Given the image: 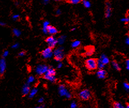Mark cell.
Segmentation results:
<instances>
[{
	"label": "cell",
	"instance_id": "3",
	"mask_svg": "<svg viewBox=\"0 0 129 108\" xmlns=\"http://www.w3.org/2000/svg\"><path fill=\"white\" fill-rule=\"evenodd\" d=\"M58 94L61 96H64L68 99H70L72 97V95L70 92H69L67 88L64 85H60L58 87Z\"/></svg>",
	"mask_w": 129,
	"mask_h": 108
},
{
	"label": "cell",
	"instance_id": "6",
	"mask_svg": "<svg viewBox=\"0 0 129 108\" xmlns=\"http://www.w3.org/2000/svg\"><path fill=\"white\" fill-rule=\"evenodd\" d=\"M41 55L44 59H49L53 56V51L51 48L48 47L41 52Z\"/></svg>",
	"mask_w": 129,
	"mask_h": 108
},
{
	"label": "cell",
	"instance_id": "36",
	"mask_svg": "<svg viewBox=\"0 0 129 108\" xmlns=\"http://www.w3.org/2000/svg\"><path fill=\"white\" fill-rule=\"evenodd\" d=\"M25 55V52L24 51H21L19 52L18 56L19 57H23Z\"/></svg>",
	"mask_w": 129,
	"mask_h": 108
},
{
	"label": "cell",
	"instance_id": "28",
	"mask_svg": "<svg viewBox=\"0 0 129 108\" xmlns=\"http://www.w3.org/2000/svg\"><path fill=\"white\" fill-rule=\"evenodd\" d=\"M78 107V104L75 101H72L70 104V108H76Z\"/></svg>",
	"mask_w": 129,
	"mask_h": 108
},
{
	"label": "cell",
	"instance_id": "32",
	"mask_svg": "<svg viewBox=\"0 0 129 108\" xmlns=\"http://www.w3.org/2000/svg\"><path fill=\"white\" fill-rule=\"evenodd\" d=\"M19 44H18V43H16V44H13V45H12L11 48L13 49H17L19 47Z\"/></svg>",
	"mask_w": 129,
	"mask_h": 108
},
{
	"label": "cell",
	"instance_id": "38",
	"mask_svg": "<svg viewBox=\"0 0 129 108\" xmlns=\"http://www.w3.org/2000/svg\"><path fill=\"white\" fill-rule=\"evenodd\" d=\"M62 13V12H61V9H57L56 11V14L57 15V16H58V15H60Z\"/></svg>",
	"mask_w": 129,
	"mask_h": 108
},
{
	"label": "cell",
	"instance_id": "46",
	"mask_svg": "<svg viewBox=\"0 0 129 108\" xmlns=\"http://www.w3.org/2000/svg\"></svg>",
	"mask_w": 129,
	"mask_h": 108
},
{
	"label": "cell",
	"instance_id": "21",
	"mask_svg": "<svg viewBox=\"0 0 129 108\" xmlns=\"http://www.w3.org/2000/svg\"><path fill=\"white\" fill-rule=\"evenodd\" d=\"M46 74H48V75H52V76H55L56 74V71L54 68H48V70L45 73Z\"/></svg>",
	"mask_w": 129,
	"mask_h": 108
},
{
	"label": "cell",
	"instance_id": "10",
	"mask_svg": "<svg viewBox=\"0 0 129 108\" xmlns=\"http://www.w3.org/2000/svg\"><path fill=\"white\" fill-rule=\"evenodd\" d=\"M97 78L100 79H103L106 77L107 72L104 69H99L96 73Z\"/></svg>",
	"mask_w": 129,
	"mask_h": 108
},
{
	"label": "cell",
	"instance_id": "26",
	"mask_svg": "<svg viewBox=\"0 0 129 108\" xmlns=\"http://www.w3.org/2000/svg\"><path fill=\"white\" fill-rule=\"evenodd\" d=\"M82 0H68V2L69 3L72 4H77L82 2Z\"/></svg>",
	"mask_w": 129,
	"mask_h": 108
},
{
	"label": "cell",
	"instance_id": "34",
	"mask_svg": "<svg viewBox=\"0 0 129 108\" xmlns=\"http://www.w3.org/2000/svg\"><path fill=\"white\" fill-rule=\"evenodd\" d=\"M125 64H126V69L129 71V59L126 60Z\"/></svg>",
	"mask_w": 129,
	"mask_h": 108
},
{
	"label": "cell",
	"instance_id": "44",
	"mask_svg": "<svg viewBox=\"0 0 129 108\" xmlns=\"http://www.w3.org/2000/svg\"><path fill=\"white\" fill-rule=\"evenodd\" d=\"M55 1H62V0H54Z\"/></svg>",
	"mask_w": 129,
	"mask_h": 108
},
{
	"label": "cell",
	"instance_id": "25",
	"mask_svg": "<svg viewBox=\"0 0 129 108\" xmlns=\"http://www.w3.org/2000/svg\"><path fill=\"white\" fill-rule=\"evenodd\" d=\"M97 68H99V69H104L105 66H106L104 64L102 63L101 61H100V59L97 60Z\"/></svg>",
	"mask_w": 129,
	"mask_h": 108
},
{
	"label": "cell",
	"instance_id": "31",
	"mask_svg": "<svg viewBox=\"0 0 129 108\" xmlns=\"http://www.w3.org/2000/svg\"><path fill=\"white\" fill-rule=\"evenodd\" d=\"M9 51H8V50H5L3 52V58H5V57H7L9 55Z\"/></svg>",
	"mask_w": 129,
	"mask_h": 108
},
{
	"label": "cell",
	"instance_id": "35",
	"mask_svg": "<svg viewBox=\"0 0 129 108\" xmlns=\"http://www.w3.org/2000/svg\"><path fill=\"white\" fill-rule=\"evenodd\" d=\"M19 17V15H14L13 16V19L14 20H18Z\"/></svg>",
	"mask_w": 129,
	"mask_h": 108
},
{
	"label": "cell",
	"instance_id": "27",
	"mask_svg": "<svg viewBox=\"0 0 129 108\" xmlns=\"http://www.w3.org/2000/svg\"><path fill=\"white\" fill-rule=\"evenodd\" d=\"M34 81H35V78L33 76H31L27 79V83L30 84L31 83H33Z\"/></svg>",
	"mask_w": 129,
	"mask_h": 108
},
{
	"label": "cell",
	"instance_id": "15",
	"mask_svg": "<svg viewBox=\"0 0 129 108\" xmlns=\"http://www.w3.org/2000/svg\"><path fill=\"white\" fill-rule=\"evenodd\" d=\"M50 23L48 21H45L44 23H43V25H42V32L45 34H48V30L47 28L48 27Z\"/></svg>",
	"mask_w": 129,
	"mask_h": 108
},
{
	"label": "cell",
	"instance_id": "4",
	"mask_svg": "<svg viewBox=\"0 0 129 108\" xmlns=\"http://www.w3.org/2000/svg\"><path fill=\"white\" fill-rule=\"evenodd\" d=\"M48 66L45 64H40L35 69V72L39 76H42L46 73L48 69Z\"/></svg>",
	"mask_w": 129,
	"mask_h": 108
},
{
	"label": "cell",
	"instance_id": "5",
	"mask_svg": "<svg viewBox=\"0 0 129 108\" xmlns=\"http://www.w3.org/2000/svg\"><path fill=\"white\" fill-rule=\"evenodd\" d=\"M79 97L83 100H88L91 97V93L87 89H85L81 90L79 93Z\"/></svg>",
	"mask_w": 129,
	"mask_h": 108
},
{
	"label": "cell",
	"instance_id": "12",
	"mask_svg": "<svg viewBox=\"0 0 129 108\" xmlns=\"http://www.w3.org/2000/svg\"><path fill=\"white\" fill-rule=\"evenodd\" d=\"M47 30H48V34H49L52 35L56 34L58 33V30H57V29L55 27L50 25H49L48 27Z\"/></svg>",
	"mask_w": 129,
	"mask_h": 108
},
{
	"label": "cell",
	"instance_id": "13",
	"mask_svg": "<svg viewBox=\"0 0 129 108\" xmlns=\"http://www.w3.org/2000/svg\"><path fill=\"white\" fill-rule=\"evenodd\" d=\"M99 59L101 61L102 63L105 65L108 64L110 62V60L109 58L105 54H102L101 55V56H100Z\"/></svg>",
	"mask_w": 129,
	"mask_h": 108
},
{
	"label": "cell",
	"instance_id": "1",
	"mask_svg": "<svg viewBox=\"0 0 129 108\" xmlns=\"http://www.w3.org/2000/svg\"><path fill=\"white\" fill-rule=\"evenodd\" d=\"M53 56L55 60L57 62L61 61L64 57V48L62 47H59L53 51Z\"/></svg>",
	"mask_w": 129,
	"mask_h": 108
},
{
	"label": "cell",
	"instance_id": "23",
	"mask_svg": "<svg viewBox=\"0 0 129 108\" xmlns=\"http://www.w3.org/2000/svg\"><path fill=\"white\" fill-rule=\"evenodd\" d=\"M113 107L114 108H124V106L120 102H115L114 103Z\"/></svg>",
	"mask_w": 129,
	"mask_h": 108
},
{
	"label": "cell",
	"instance_id": "7",
	"mask_svg": "<svg viewBox=\"0 0 129 108\" xmlns=\"http://www.w3.org/2000/svg\"><path fill=\"white\" fill-rule=\"evenodd\" d=\"M46 42L48 45V47L51 48H54L56 47L57 44V40L53 36H51V37H48L46 40Z\"/></svg>",
	"mask_w": 129,
	"mask_h": 108
},
{
	"label": "cell",
	"instance_id": "37",
	"mask_svg": "<svg viewBox=\"0 0 129 108\" xmlns=\"http://www.w3.org/2000/svg\"><path fill=\"white\" fill-rule=\"evenodd\" d=\"M62 66H63V63H62L61 61L58 62V63L57 64V68L60 69Z\"/></svg>",
	"mask_w": 129,
	"mask_h": 108
},
{
	"label": "cell",
	"instance_id": "40",
	"mask_svg": "<svg viewBox=\"0 0 129 108\" xmlns=\"http://www.w3.org/2000/svg\"><path fill=\"white\" fill-rule=\"evenodd\" d=\"M44 101V97H40L39 100H38V102L39 103H42Z\"/></svg>",
	"mask_w": 129,
	"mask_h": 108
},
{
	"label": "cell",
	"instance_id": "20",
	"mask_svg": "<svg viewBox=\"0 0 129 108\" xmlns=\"http://www.w3.org/2000/svg\"><path fill=\"white\" fill-rule=\"evenodd\" d=\"M82 2L86 8H90L91 7V2L89 0H82Z\"/></svg>",
	"mask_w": 129,
	"mask_h": 108
},
{
	"label": "cell",
	"instance_id": "39",
	"mask_svg": "<svg viewBox=\"0 0 129 108\" xmlns=\"http://www.w3.org/2000/svg\"><path fill=\"white\" fill-rule=\"evenodd\" d=\"M125 42L126 44H128L129 45V36H127V37L125 38Z\"/></svg>",
	"mask_w": 129,
	"mask_h": 108
},
{
	"label": "cell",
	"instance_id": "41",
	"mask_svg": "<svg viewBox=\"0 0 129 108\" xmlns=\"http://www.w3.org/2000/svg\"><path fill=\"white\" fill-rule=\"evenodd\" d=\"M0 25L1 26H5L6 25V23L4 22H0Z\"/></svg>",
	"mask_w": 129,
	"mask_h": 108
},
{
	"label": "cell",
	"instance_id": "11",
	"mask_svg": "<svg viewBox=\"0 0 129 108\" xmlns=\"http://www.w3.org/2000/svg\"><path fill=\"white\" fill-rule=\"evenodd\" d=\"M31 86L29 83H26L24 85L21 90V93L23 95H27L29 94L31 90Z\"/></svg>",
	"mask_w": 129,
	"mask_h": 108
},
{
	"label": "cell",
	"instance_id": "33",
	"mask_svg": "<svg viewBox=\"0 0 129 108\" xmlns=\"http://www.w3.org/2000/svg\"><path fill=\"white\" fill-rule=\"evenodd\" d=\"M41 1L43 4H45V5H47V4L49 3L50 0H41Z\"/></svg>",
	"mask_w": 129,
	"mask_h": 108
},
{
	"label": "cell",
	"instance_id": "14",
	"mask_svg": "<svg viewBox=\"0 0 129 108\" xmlns=\"http://www.w3.org/2000/svg\"><path fill=\"white\" fill-rule=\"evenodd\" d=\"M44 78L46 79V80L49 81L51 83H55L56 81V78L55 76H52V75H48V74H45L44 75Z\"/></svg>",
	"mask_w": 129,
	"mask_h": 108
},
{
	"label": "cell",
	"instance_id": "2",
	"mask_svg": "<svg viewBox=\"0 0 129 108\" xmlns=\"http://www.w3.org/2000/svg\"><path fill=\"white\" fill-rule=\"evenodd\" d=\"M85 66L88 70L93 71L97 68V60L96 59L90 58L87 59L85 62Z\"/></svg>",
	"mask_w": 129,
	"mask_h": 108
},
{
	"label": "cell",
	"instance_id": "18",
	"mask_svg": "<svg viewBox=\"0 0 129 108\" xmlns=\"http://www.w3.org/2000/svg\"><path fill=\"white\" fill-rule=\"evenodd\" d=\"M66 39V37L64 35H62L60 37H59L58 39H57V44H59V45L63 44L64 42H65Z\"/></svg>",
	"mask_w": 129,
	"mask_h": 108
},
{
	"label": "cell",
	"instance_id": "16",
	"mask_svg": "<svg viewBox=\"0 0 129 108\" xmlns=\"http://www.w3.org/2000/svg\"><path fill=\"white\" fill-rule=\"evenodd\" d=\"M94 52V48L93 47H89L85 52V55L87 56H90L93 54Z\"/></svg>",
	"mask_w": 129,
	"mask_h": 108
},
{
	"label": "cell",
	"instance_id": "29",
	"mask_svg": "<svg viewBox=\"0 0 129 108\" xmlns=\"http://www.w3.org/2000/svg\"><path fill=\"white\" fill-rule=\"evenodd\" d=\"M121 21L122 22L124 23H129V17H124L121 19Z\"/></svg>",
	"mask_w": 129,
	"mask_h": 108
},
{
	"label": "cell",
	"instance_id": "30",
	"mask_svg": "<svg viewBox=\"0 0 129 108\" xmlns=\"http://www.w3.org/2000/svg\"><path fill=\"white\" fill-rule=\"evenodd\" d=\"M123 87L126 90L129 91V83H123Z\"/></svg>",
	"mask_w": 129,
	"mask_h": 108
},
{
	"label": "cell",
	"instance_id": "22",
	"mask_svg": "<svg viewBox=\"0 0 129 108\" xmlns=\"http://www.w3.org/2000/svg\"><path fill=\"white\" fill-rule=\"evenodd\" d=\"M80 45V41L79 40H75L71 43V47L73 48L78 47Z\"/></svg>",
	"mask_w": 129,
	"mask_h": 108
},
{
	"label": "cell",
	"instance_id": "43",
	"mask_svg": "<svg viewBox=\"0 0 129 108\" xmlns=\"http://www.w3.org/2000/svg\"><path fill=\"white\" fill-rule=\"evenodd\" d=\"M75 30H76V28H72V30H71V31H74Z\"/></svg>",
	"mask_w": 129,
	"mask_h": 108
},
{
	"label": "cell",
	"instance_id": "17",
	"mask_svg": "<svg viewBox=\"0 0 129 108\" xmlns=\"http://www.w3.org/2000/svg\"><path fill=\"white\" fill-rule=\"evenodd\" d=\"M38 89L36 88H33L32 89L30 90V92L28 94V96H29L30 98H33L34 96L37 94L38 93Z\"/></svg>",
	"mask_w": 129,
	"mask_h": 108
},
{
	"label": "cell",
	"instance_id": "8",
	"mask_svg": "<svg viewBox=\"0 0 129 108\" xmlns=\"http://www.w3.org/2000/svg\"><path fill=\"white\" fill-rule=\"evenodd\" d=\"M105 11H104V15L105 17L107 18H109L110 17L112 13V8L111 3H110V2L107 1L105 4Z\"/></svg>",
	"mask_w": 129,
	"mask_h": 108
},
{
	"label": "cell",
	"instance_id": "45",
	"mask_svg": "<svg viewBox=\"0 0 129 108\" xmlns=\"http://www.w3.org/2000/svg\"><path fill=\"white\" fill-rule=\"evenodd\" d=\"M127 108H129V104H128L127 105H126V107Z\"/></svg>",
	"mask_w": 129,
	"mask_h": 108
},
{
	"label": "cell",
	"instance_id": "9",
	"mask_svg": "<svg viewBox=\"0 0 129 108\" xmlns=\"http://www.w3.org/2000/svg\"><path fill=\"white\" fill-rule=\"evenodd\" d=\"M6 68V63L4 58L0 59V74H3L5 72Z\"/></svg>",
	"mask_w": 129,
	"mask_h": 108
},
{
	"label": "cell",
	"instance_id": "19",
	"mask_svg": "<svg viewBox=\"0 0 129 108\" xmlns=\"http://www.w3.org/2000/svg\"><path fill=\"white\" fill-rule=\"evenodd\" d=\"M112 66L114 68V69H115L117 71H120L121 70V66L119 65V64L116 61H113L112 62Z\"/></svg>",
	"mask_w": 129,
	"mask_h": 108
},
{
	"label": "cell",
	"instance_id": "42",
	"mask_svg": "<svg viewBox=\"0 0 129 108\" xmlns=\"http://www.w3.org/2000/svg\"><path fill=\"white\" fill-rule=\"evenodd\" d=\"M45 107V105H41V106H39V107H37V108H44Z\"/></svg>",
	"mask_w": 129,
	"mask_h": 108
},
{
	"label": "cell",
	"instance_id": "24",
	"mask_svg": "<svg viewBox=\"0 0 129 108\" xmlns=\"http://www.w3.org/2000/svg\"><path fill=\"white\" fill-rule=\"evenodd\" d=\"M13 35L17 37H19L21 35V31L17 29V28H14L13 31Z\"/></svg>",
	"mask_w": 129,
	"mask_h": 108
}]
</instances>
